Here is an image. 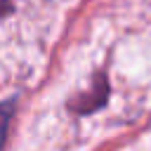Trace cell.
Returning <instances> with one entry per match:
<instances>
[{
  "label": "cell",
  "mask_w": 151,
  "mask_h": 151,
  "mask_svg": "<svg viewBox=\"0 0 151 151\" xmlns=\"http://www.w3.org/2000/svg\"><path fill=\"white\" fill-rule=\"evenodd\" d=\"M12 111H14V101L0 104V146H2V139H5V132H7V123L12 118Z\"/></svg>",
  "instance_id": "obj_1"
}]
</instances>
